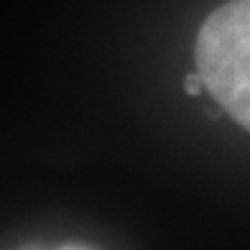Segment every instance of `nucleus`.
I'll use <instances>...</instances> for the list:
<instances>
[{"label":"nucleus","mask_w":250,"mask_h":250,"mask_svg":"<svg viewBox=\"0 0 250 250\" xmlns=\"http://www.w3.org/2000/svg\"><path fill=\"white\" fill-rule=\"evenodd\" d=\"M194 62L214 102L250 130V0H227L204 18Z\"/></svg>","instance_id":"obj_1"},{"label":"nucleus","mask_w":250,"mask_h":250,"mask_svg":"<svg viewBox=\"0 0 250 250\" xmlns=\"http://www.w3.org/2000/svg\"><path fill=\"white\" fill-rule=\"evenodd\" d=\"M204 79L199 77V72L197 74H187V79H184V92L187 95H202L204 92Z\"/></svg>","instance_id":"obj_2"},{"label":"nucleus","mask_w":250,"mask_h":250,"mask_svg":"<svg viewBox=\"0 0 250 250\" xmlns=\"http://www.w3.org/2000/svg\"><path fill=\"white\" fill-rule=\"evenodd\" d=\"M54 250H95V248H89V245H82V243H64V245L54 248Z\"/></svg>","instance_id":"obj_3"}]
</instances>
